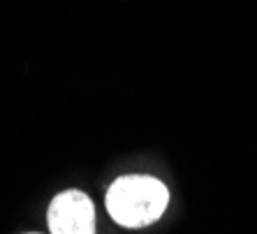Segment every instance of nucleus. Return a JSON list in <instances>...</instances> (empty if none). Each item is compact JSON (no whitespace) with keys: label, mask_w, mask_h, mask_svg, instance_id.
Returning <instances> with one entry per match:
<instances>
[{"label":"nucleus","mask_w":257,"mask_h":234,"mask_svg":"<svg viewBox=\"0 0 257 234\" xmlns=\"http://www.w3.org/2000/svg\"><path fill=\"white\" fill-rule=\"evenodd\" d=\"M167 204V186L146 174L120 176L107 190L109 216L123 227H146L165 213Z\"/></svg>","instance_id":"f257e3e1"},{"label":"nucleus","mask_w":257,"mask_h":234,"mask_svg":"<svg viewBox=\"0 0 257 234\" xmlns=\"http://www.w3.org/2000/svg\"><path fill=\"white\" fill-rule=\"evenodd\" d=\"M51 234H95V206L81 190H65L49 204Z\"/></svg>","instance_id":"f03ea898"}]
</instances>
